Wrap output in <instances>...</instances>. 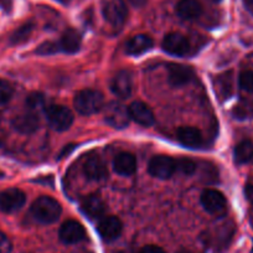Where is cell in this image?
Returning a JSON list of instances; mask_svg holds the SVG:
<instances>
[{"label":"cell","mask_w":253,"mask_h":253,"mask_svg":"<svg viewBox=\"0 0 253 253\" xmlns=\"http://www.w3.org/2000/svg\"><path fill=\"white\" fill-rule=\"evenodd\" d=\"M26 106H28L29 111L39 114V112L45 108V98L41 93L34 92V93L29 94L26 98Z\"/></svg>","instance_id":"484cf974"},{"label":"cell","mask_w":253,"mask_h":253,"mask_svg":"<svg viewBox=\"0 0 253 253\" xmlns=\"http://www.w3.org/2000/svg\"><path fill=\"white\" fill-rule=\"evenodd\" d=\"M113 169L122 176H130L137 170V159L130 153H119L113 160Z\"/></svg>","instance_id":"e0dca14e"},{"label":"cell","mask_w":253,"mask_h":253,"mask_svg":"<svg viewBox=\"0 0 253 253\" xmlns=\"http://www.w3.org/2000/svg\"><path fill=\"white\" fill-rule=\"evenodd\" d=\"M175 10L179 18L184 20H194L203 14V6L198 0H180Z\"/></svg>","instance_id":"d6986e66"},{"label":"cell","mask_w":253,"mask_h":253,"mask_svg":"<svg viewBox=\"0 0 253 253\" xmlns=\"http://www.w3.org/2000/svg\"><path fill=\"white\" fill-rule=\"evenodd\" d=\"M97 230L102 240L106 242H112L121 236L123 225H122V221L116 216H106L99 221Z\"/></svg>","instance_id":"7c38bea8"},{"label":"cell","mask_w":253,"mask_h":253,"mask_svg":"<svg viewBox=\"0 0 253 253\" xmlns=\"http://www.w3.org/2000/svg\"><path fill=\"white\" fill-rule=\"evenodd\" d=\"M34 24L33 23H26L24 25H21L20 28L16 29L13 33L10 38V43L13 45H19V43H23L25 41H28V39L30 38L31 33L34 30Z\"/></svg>","instance_id":"d4e9b609"},{"label":"cell","mask_w":253,"mask_h":253,"mask_svg":"<svg viewBox=\"0 0 253 253\" xmlns=\"http://www.w3.org/2000/svg\"><path fill=\"white\" fill-rule=\"evenodd\" d=\"M45 113L51 128L57 132H65L74 123V114L65 106L52 104L45 109Z\"/></svg>","instance_id":"3957f363"},{"label":"cell","mask_w":253,"mask_h":253,"mask_svg":"<svg viewBox=\"0 0 253 253\" xmlns=\"http://www.w3.org/2000/svg\"><path fill=\"white\" fill-rule=\"evenodd\" d=\"M13 97V87L9 82L0 80V104H4L10 101Z\"/></svg>","instance_id":"f546056e"},{"label":"cell","mask_w":253,"mask_h":253,"mask_svg":"<svg viewBox=\"0 0 253 253\" xmlns=\"http://www.w3.org/2000/svg\"><path fill=\"white\" fill-rule=\"evenodd\" d=\"M84 172L89 180L99 181L107 177V167L101 157L98 155H92L86 160L84 165Z\"/></svg>","instance_id":"2e32d148"},{"label":"cell","mask_w":253,"mask_h":253,"mask_svg":"<svg viewBox=\"0 0 253 253\" xmlns=\"http://www.w3.org/2000/svg\"><path fill=\"white\" fill-rule=\"evenodd\" d=\"M153 47V40L148 35H135L126 45V51L130 56H139Z\"/></svg>","instance_id":"7402d4cb"},{"label":"cell","mask_w":253,"mask_h":253,"mask_svg":"<svg viewBox=\"0 0 253 253\" xmlns=\"http://www.w3.org/2000/svg\"><path fill=\"white\" fill-rule=\"evenodd\" d=\"M196 170V164L193 160L186 159V158H180L176 159V171L182 172V174L190 175Z\"/></svg>","instance_id":"4316f807"},{"label":"cell","mask_w":253,"mask_h":253,"mask_svg":"<svg viewBox=\"0 0 253 253\" xmlns=\"http://www.w3.org/2000/svg\"><path fill=\"white\" fill-rule=\"evenodd\" d=\"M245 196L250 203L253 204V184L246 185L245 187Z\"/></svg>","instance_id":"d6a6232c"},{"label":"cell","mask_w":253,"mask_h":253,"mask_svg":"<svg viewBox=\"0 0 253 253\" xmlns=\"http://www.w3.org/2000/svg\"><path fill=\"white\" fill-rule=\"evenodd\" d=\"M195 76V72L190 66L180 63H170L168 67V82L172 87H181L189 84Z\"/></svg>","instance_id":"30bf717a"},{"label":"cell","mask_w":253,"mask_h":253,"mask_svg":"<svg viewBox=\"0 0 253 253\" xmlns=\"http://www.w3.org/2000/svg\"><path fill=\"white\" fill-rule=\"evenodd\" d=\"M211 1H213V3H218V1H221V0H211Z\"/></svg>","instance_id":"74e56055"},{"label":"cell","mask_w":253,"mask_h":253,"mask_svg":"<svg viewBox=\"0 0 253 253\" xmlns=\"http://www.w3.org/2000/svg\"><path fill=\"white\" fill-rule=\"evenodd\" d=\"M62 209L58 201L50 196H40L31 205V215L41 223H53L60 218Z\"/></svg>","instance_id":"6da1fadb"},{"label":"cell","mask_w":253,"mask_h":253,"mask_svg":"<svg viewBox=\"0 0 253 253\" xmlns=\"http://www.w3.org/2000/svg\"><path fill=\"white\" fill-rule=\"evenodd\" d=\"M58 3L63 4V5H69V4H71L74 0H57Z\"/></svg>","instance_id":"e575fe53"},{"label":"cell","mask_w":253,"mask_h":253,"mask_svg":"<svg viewBox=\"0 0 253 253\" xmlns=\"http://www.w3.org/2000/svg\"><path fill=\"white\" fill-rule=\"evenodd\" d=\"M101 10L104 20L113 26L123 25L128 14L124 0H102Z\"/></svg>","instance_id":"5b68a950"},{"label":"cell","mask_w":253,"mask_h":253,"mask_svg":"<svg viewBox=\"0 0 253 253\" xmlns=\"http://www.w3.org/2000/svg\"><path fill=\"white\" fill-rule=\"evenodd\" d=\"M148 171L157 179H169L176 171V159H172L168 155H155L149 162Z\"/></svg>","instance_id":"8992f818"},{"label":"cell","mask_w":253,"mask_h":253,"mask_svg":"<svg viewBox=\"0 0 253 253\" xmlns=\"http://www.w3.org/2000/svg\"><path fill=\"white\" fill-rule=\"evenodd\" d=\"M133 81L132 75L128 71H121L112 79L111 89L114 96L126 99L132 94Z\"/></svg>","instance_id":"5bb4252c"},{"label":"cell","mask_w":253,"mask_h":253,"mask_svg":"<svg viewBox=\"0 0 253 253\" xmlns=\"http://www.w3.org/2000/svg\"><path fill=\"white\" fill-rule=\"evenodd\" d=\"M82 36L75 29H69L63 33L62 38L58 41V46H60V52L66 53H76L81 47Z\"/></svg>","instance_id":"ac0fdd59"},{"label":"cell","mask_w":253,"mask_h":253,"mask_svg":"<svg viewBox=\"0 0 253 253\" xmlns=\"http://www.w3.org/2000/svg\"><path fill=\"white\" fill-rule=\"evenodd\" d=\"M213 88L221 99H228L233 92V77L232 72L228 71L221 74L213 80Z\"/></svg>","instance_id":"603a6c76"},{"label":"cell","mask_w":253,"mask_h":253,"mask_svg":"<svg viewBox=\"0 0 253 253\" xmlns=\"http://www.w3.org/2000/svg\"><path fill=\"white\" fill-rule=\"evenodd\" d=\"M1 177H4V172L0 171V179H1Z\"/></svg>","instance_id":"8d00e7d4"},{"label":"cell","mask_w":253,"mask_h":253,"mask_svg":"<svg viewBox=\"0 0 253 253\" xmlns=\"http://www.w3.org/2000/svg\"><path fill=\"white\" fill-rule=\"evenodd\" d=\"M81 210L91 218L101 217L106 211V204L99 195H89L82 201Z\"/></svg>","instance_id":"ffe728a7"},{"label":"cell","mask_w":253,"mask_h":253,"mask_svg":"<svg viewBox=\"0 0 253 253\" xmlns=\"http://www.w3.org/2000/svg\"><path fill=\"white\" fill-rule=\"evenodd\" d=\"M176 135L177 140L187 148H199L203 143V135L200 130L193 126H181L177 129Z\"/></svg>","instance_id":"44dd1931"},{"label":"cell","mask_w":253,"mask_h":253,"mask_svg":"<svg viewBox=\"0 0 253 253\" xmlns=\"http://www.w3.org/2000/svg\"><path fill=\"white\" fill-rule=\"evenodd\" d=\"M26 196L19 189H8L0 193V210L5 213H13L25 205Z\"/></svg>","instance_id":"ba28073f"},{"label":"cell","mask_w":253,"mask_h":253,"mask_svg":"<svg viewBox=\"0 0 253 253\" xmlns=\"http://www.w3.org/2000/svg\"><path fill=\"white\" fill-rule=\"evenodd\" d=\"M240 87L245 91L253 93V71H243L238 79Z\"/></svg>","instance_id":"f1b7e54d"},{"label":"cell","mask_w":253,"mask_h":253,"mask_svg":"<svg viewBox=\"0 0 253 253\" xmlns=\"http://www.w3.org/2000/svg\"><path fill=\"white\" fill-rule=\"evenodd\" d=\"M201 205L209 213L215 216H221L227 210L226 199L217 190H205L201 195Z\"/></svg>","instance_id":"52a82bcc"},{"label":"cell","mask_w":253,"mask_h":253,"mask_svg":"<svg viewBox=\"0 0 253 253\" xmlns=\"http://www.w3.org/2000/svg\"><path fill=\"white\" fill-rule=\"evenodd\" d=\"M235 162L237 164H247L253 160V142L252 140H243L238 143L235 148Z\"/></svg>","instance_id":"cb8c5ba5"},{"label":"cell","mask_w":253,"mask_h":253,"mask_svg":"<svg viewBox=\"0 0 253 253\" xmlns=\"http://www.w3.org/2000/svg\"><path fill=\"white\" fill-rule=\"evenodd\" d=\"M11 250H13V245L10 240L6 237L5 233L0 231V253H10Z\"/></svg>","instance_id":"4dcf8cb0"},{"label":"cell","mask_w":253,"mask_h":253,"mask_svg":"<svg viewBox=\"0 0 253 253\" xmlns=\"http://www.w3.org/2000/svg\"><path fill=\"white\" fill-rule=\"evenodd\" d=\"M139 253H165V251L162 247H159V246L148 245L145 247H143Z\"/></svg>","instance_id":"1f68e13d"},{"label":"cell","mask_w":253,"mask_h":253,"mask_svg":"<svg viewBox=\"0 0 253 253\" xmlns=\"http://www.w3.org/2000/svg\"><path fill=\"white\" fill-rule=\"evenodd\" d=\"M252 225H253V221H252Z\"/></svg>","instance_id":"f35d334b"},{"label":"cell","mask_w":253,"mask_h":253,"mask_svg":"<svg viewBox=\"0 0 253 253\" xmlns=\"http://www.w3.org/2000/svg\"><path fill=\"white\" fill-rule=\"evenodd\" d=\"M1 139H3V134H1V132H0V143H1Z\"/></svg>","instance_id":"d590c367"},{"label":"cell","mask_w":253,"mask_h":253,"mask_svg":"<svg viewBox=\"0 0 253 253\" xmlns=\"http://www.w3.org/2000/svg\"><path fill=\"white\" fill-rule=\"evenodd\" d=\"M246 5L248 6V9H250L251 11H253V0H245Z\"/></svg>","instance_id":"836d02e7"},{"label":"cell","mask_w":253,"mask_h":253,"mask_svg":"<svg viewBox=\"0 0 253 253\" xmlns=\"http://www.w3.org/2000/svg\"><path fill=\"white\" fill-rule=\"evenodd\" d=\"M129 114L130 118L134 122H137L138 124L143 126H152L154 124L155 118L154 114H153V111L150 109V107L148 104L143 103V102H133L129 107Z\"/></svg>","instance_id":"9a60e30c"},{"label":"cell","mask_w":253,"mask_h":253,"mask_svg":"<svg viewBox=\"0 0 253 253\" xmlns=\"http://www.w3.org/2000/svg\"><path fill=\"white\" fill-rule=\"evenodd\" d=\"M104 111V121L107 124L116 128V129H124L128 126L130 122L129 109L126 108L124 104L119 102L112 101L107 106L103 107Z\"/></svg>","instance_id":"277c9868"},{"label":"cell","mask_w":253,"mask_h":253,"mask_svg":"<svg viewBox=\"0 0 253 253\" xmlns=\"http://www.w3.org/2000/svg\"><path fill=\"white\" fill-rule=\"evenodd\" d=\"M163 50L172 56H185L189 53L190 42L179 33H170L163 40Z\"/></svg>","instance_id":"9c48e42d"},{"label":"cell","mask_w":253,"mask_h":253,"mask_svg":"<svg viewBox=\"0 0 253 253\" xmlns=\"http://www.w3.org/2000/svg\"><path fill=\"white\" fill-rule=\"evenodd\" d=\"M75 109L82 116H91L104 107V98L101 92L96 89H84L75 96Z\"/></svg>","instance_id":"7a4b0ae2"},{"label":"cell","mask_w":253,"mask_h":253,"mask_svg":"<svg viewBox=\"0 0 253 253\" xmlns=\"http://www.w3.org/2000/svg\"><path fill=\"white\" fill-rule=\"evenodd\" d=\"M57 52H60V46H58V42H53V41H46V42L41 43L36 50V53L41 56L55 55Z\"/></svg>","instance_id":"83f0119b"},{"label":"cell","mask_w":253,"mask_h":253,"mask_svg":"<svg viewBox=\"0 0 253 253\" xmlns=\"http://www.w3.org/2000/svg\"><path fill=\"white\" fill-rule=\"evenodd\" d=\"M252 253H253V250H252Z\"/></svg>","instance_id":"ab89813d"},{"label":"cell","mask_w":253,"mask_h":253,"mask_svg":"<svg viewBox=\"0 0 253 253\" xmlns=\"http://www.w3.org/2000/svg\"><path fill=\"white\" fill-rule=\"evenodd\" d=\"M58 236L63 243L74 245V243H79L86 238V231L81 223L75 220H70L61 226Z\"/></svg>","instance_id":"8fae6325"},{"label":"cell","mask_w":253,"mask_h":253,"mask_svg":"<svg viewBox=\"0 0 253 253\" xmlns=\"http://www.w3.org/2000/svg\"><path fill=\"white\" fill-rule=\"evenodd\" d=\"M11 126L16 132L21 133V134H31V133L36 132L40 126L39 114L30 111L19 114L11 121Z\"/></svg>","instance_id":"4fadbf2b"}]
</instances>
